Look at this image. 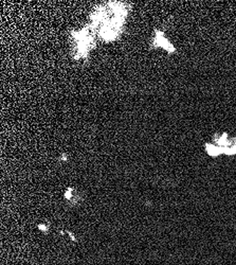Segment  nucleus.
<instances>
[{
	"mask_svg": "<svg viewBox=\"0 0 236 265\" xmlns=\"http://www.w3.org/2000/svg\"><path fill=\"white\" fill-rule=\"evenodd\" d=\"M213 143L221 150L222 154L228 156L236 155V139L230 137L228 132H221V134L214 135Z\"/></svg>",
	"mask_w": 236,
	"mask_h": 265,
	"instance_id": "obj_1",
	"label": "nucleus"
},
{
	"mask_svg": "<svg viewBox=\"0 0 236 265\" xmlns=\"http://www.w3.org/2000/svg\"><path fill=\"white\" fill-rule=\"evenodd\" d=\"M38 228L42 229L43 232H47V230H48V227H46L45 225H43V224H40V225H38Z\"/></svg>",
	"mask_w": 236,
	"mask_h": 265,
	"instance_id": "obj_4",
	"label": "nucleus"
},
{
	"mask_svg": "<svg viewBox=\"0 0 236 265\" xmlns=\"http://www.w3.org/2000/svg\"><path fill=\"white\" fill-rule=\"evenodd\" d=\"M153 45L155 48H161V49L167 51L170 54H172L176 51V48L174 47L172 42L166 38L165 34L162 31H159V30H156V31H155V37H154Z\"/></svg>",
	"mask_w": 236,
	"mask_h": 265,
	"instance_id": "obj_2",
	"label": "nucleus"
},
{
	"mask_svg": "<svg viewBox=\"0 0 236 265\" xmlns=\"http://www.w3.org/2000/svg\"><path fill=\"white\" fill-rule=\"evenodd\" d=\"M204 148L207 151L208 155L211 156V157L215 158V157H218V156L222 155V152L221 150L219 148V147H217L216 144H214L213 142H207L204 144Z\"/></svg>",
	"mask_w": 236,
	"mask_h": 265,
	"instance_id": "obj_3",
	"label": "nucleus"
},
{
	"mask_svg": "<svg viewBox=\"0 0 236 265\" xmlns=\"http://www.w3.org/2000/svg\"><path fill=\"white\" fill-rule=\"evenodd\" d=\"M61 159H63L64 161H67V159H68V157H67V154H61Z\"/></svg>",
	"mask_w": 236,
	"mask_h": 265,
	"instance_id": "obj_5",
	"label": "nucleus"
}]
</instances>
